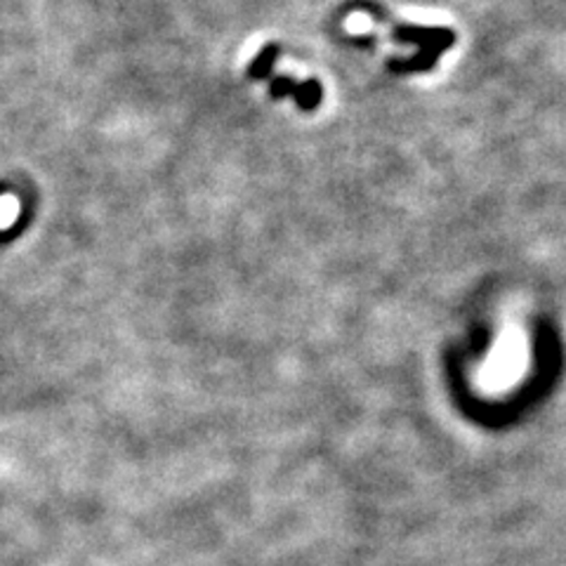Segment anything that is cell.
I'll return each mask as SVG.
<instances>
[{
  "instance_id": "6da1fadb",
  "label": "cell",
  "mask_w": 566,
  "mask_h": 566,
  "mask_svg": "<svg viewBox=\"0 0 566 566\" xmlns=\"http://www.w3.org/2000/svg\"><path fill=\"white\" fill-rule=\"evenodd\" d=\"M352 8L366 10L373 14V17L389 24L392 38L397 43H406V46L418 48V52L411 57H392L387 62V71H392V74H423V71L434 69L439 62V57L448 48H454L458 40L456 32L444 26H418V24H404V22L395 24L389 20L385 8L373 3V0H357V3H352Z\"/></svg>"
},
{
  "instance_id": "7a4b0ae2",
  "label": "cell",
  "mask_w": 566,
  "mask_h": 566,
  "mask_svg": "<svg viewBox=\"0 0 566 566\" xmlns=\"http://www.w3.org/2000/svg\"><path fill=\"white\" fill-rule=\"evenodd\" d=\"M269 95L274 99H281V97H293L296 105L302 111H314L322 107L324 101V85L318 83L316 79H310L304 83H296L293 79H286L279 76L269 83Z\"/></svg>"
},
{
  "instance_id": "3957f363",
  "label": "cell",
  "mask_w": 566,
  "mask_h": 566,
  "mask_svg": "<svg viewBox=\"0 0 566 566\" xmlns=\"http://www.w3.org/2000/svg\"><path fill=\"white\" fill-rule=\"evenodd\" d=\"M277 57H279V46H274V43H269V46H265L263 50H260L255 60L251 62L249 76L257 79V81L260 79H269L272 76V67H274V62H277Z\"/></svg>"
}]
</instances>
